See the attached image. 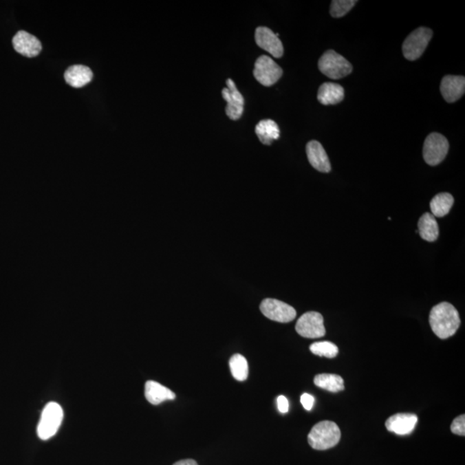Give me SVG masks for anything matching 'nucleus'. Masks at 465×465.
<instances>
[{"mask_svg": "<svg viewBox=\"0 0 465 465\" xmlns=\"http://www.w3.org/2000/svg\"><path fill=\"white\" fill-rule=\"evenodd\" d=\"M429 323L434 334L441 340L453 336L460 326L459 314L453 304L444 302L431 310Z\"/></svg>", "mask_w": 465, "mask_h": 465, "instance_id": "1", "label": "nucleus"}, {"mask_svg": "<svg viewBox=\"0 0 465 465\" xmlns=\"http://www.w3.org/2000/svg\"><path fill=\"white\" fill-rule=\"evenodd\" d=\"M340 430L337 424L324 420L313 426L307 435V441L313 449L325 451L336 446L340 442Z\"/></svg>", "mask_w": 465, "mask_h": 465, "instance_id": "2", "label": "nucleus"}, {"mask_svg": "<svg viewBox=\"0 0 465 465\" xmlns=\"http://www.w3.org/2000/svg\"><path fill=\"white\" fill-rule=\"evenodd\" d=\"M63 409L58 403H47L37 426V435L41 440H47L56 435L63 422Z\"/></svg>", "mask_w": 465, "mask_h": 465, "instance_id": "3", "label": "nucleus"}, {"mask_svg": "<svg viewBox=\"0 0 465 465\" xmlns=\"http://www.w3.org/2000/svg\"><path fill=\"white\" fill-rule=\"evenodd\" d=\"M319 69L332 80H340L353 72V66L347 59L334 50H327L318 63Z\"/></svg>", "mask_w": 465, "mask_h": 465, "instance_id": "4", "label": "nucleus"}, {"mask_svg": "<svg viewBox=\"0 0 465 465\" xmlns=\"http://www.w3.org/2000/svg\"><path fill=\"white\" fill-rule=\"evenodd\" d=\"M432 36V30L426 27H420L413 30L403 43V56L409 61L419 59L426 50Z\"/></svg>", "mask_w": 465, "mask_h": 465, "instance_id": "5", "label": "nucleus"}, {"mask_svg": "<svg viewBox=\"0 0 465 465\" xmlns=\"http://www.w3.org/2000/svg\"><path fill=\"white\" fill-rule=\"evenodd\" d=\"M449 151V142L439 133L427 136L423 147V157L430 166H437L443 162Z\"/></svg>", "mask_w": 465, "mask_h": 465, "instance_id": "6", "label": "nucleus"}, {"mask_svg": "<svg viewBox=\"0 0 465 465\" xmlns=\"http://www.w3.org/2000/svg\"><path fill=\"white\" fill-rule=\"evenodd\" d=\"M259 309L268 319L278 323H290L296 316V311L292 306L277 299L263 300Z\"/></svg>", "mask_w": 465, "mask_h": 465, "instance_id": "7", "label": "nucleus"}, {"mask_svg": "<svg viewBox=\"0 0 465 465\" xmlns=\"http://www.w3.org/2000/svg\"><path fill=\"white\" fill-rule=\"evenodd\" d=\"M297 334L307 338L323 337L326 334L323 316L320 313L310 311L303 314L296 325Z\"/></svg>", "mask_w": 465, "mask_h": 465, "instance_id": "8", "label": "nucleus"}, {"mask_svg": "<svg viewBox=\"0 0 465 465\" xmlns=\"http://www.w3.org/2000/svg\"><path fill=\"white\" fill-rule=\"evenodd\" d=\"M254 75L261 85L272 87L281 78L283 70L272 58L262 56L256 61Z\"/></svg>", "mask_w": 465, "mask_h": 465, "instance_id": "9", "label": "nucleus"}, {"mask_svg": "<svg viewBox=\"0 0 465 465\" xmlns=\"http://www.w3.org/2000/svg\"><path fill=\"white\" fill-rule=\"evenodd\" d=\"M228 87H225L221 91L222 97L227 102L226 106V114L231 120H238L241 118L244 111V98L238 91L237 85L231 78L226 81Z\"/></svg>", "mask_w": 465, "mask_h": 465, "instance_id": "10", "label": "nucleus"}, {"mask_svg": "<svg viewBox=\"0 0 465 465\" xmlns=\"http://www.w3.org/2000/svg\"><path fill=\"white\" fill-rule=\"evenodd\" d=\"M256 43L261 49L268 51L273 57L280 58L283 54V47L281 41L268 27H259L255 32Z\"/></svg>", "mask_w": 465, "mask_h": 465, "instance_id": "11", "label": "nucleus"}, {"mask_svg": "<svg viewBox=\"0 0 465 465\" xmlns=\"http://www.w3.org/2000/svg\"><path fill=\"white\" fill-rule=\"evenodd\" d=\"M12 44L17 52L29 58L39 56L42 50V43L39 39L25 30L16 34L13 37Z\"/></svg>", "mask_w": 465, "mask_h": 465, "instance_id": "12", "label": "nucleus"}, {"mask_svg": "<svg viewBox=\"0 0 465 465\" xmlns=\"http://www.w3.org/2000/svg\"><path fill=\"white\" fill-rule=\"evenodd\" d=\"M418 417L413 413H396L386 420L385 426L389 432L398 435H407L415 429Z\"/></svg>", "mask_w": 465, "mask_h": 465, "instance_id": "13", "label": "nucleus"}, {"mask_svg": "<svg viewBox=\"0 0 465 465\" xmlns=\"http://www.w3.org/2000/svg\"><path fill=\"white\" fill-rule=\"evenodd\" d=\"M440 91L444 100L448 102H454L458 100L464 94L465 78L447 75L441 81Z\"/></svg>", "mask_w": 465, "mask_h": 465, "instance_id": "14", "label": "nucleus"}, {"mask_svg": "<svg viewBox=\"0 0 465 465\" xmlns=\"http://www.w3.org/2000/svg\"><path fill=\"white\" fill-rule=\"evenodd\" d=\"M307 160L314 169L321 173H329L331 164L323 145L319 142L311 141L306 147Z\"/></svg>", "mask_w": 465, "mask_h": 465, "instance_id": "15", "label": "nucleus"}, {"mask_svg": "<svg viewBox=\"0 0 465 465\" xmlns=\"http://www.w3.org/2000/svg\"><path fill=\"white\" fill-rule=\"evenodd\" d=\"M65 80L71 87L80 88L85 87L94 78V73L87 66L83 65H74L67 68L64 74Z\"/></svg>", "mask_w": 465, "mask_h": 465, "instance_id": "16", "label": "nucleus"}, {"mask_svg": "<svg viewBox=\"0 0 465 465\" xmlns=\"http://www.w3.org/2000/svg\"><path fill=\"white\" fill-rule=\"evenodd\" d=\"M145 398L153 405H159L165 401L176 398V395L169 388L155 381H148L145 385Z\"/></svg>", "mask_w": 465, "mask_h": 465, "instance_id": "17", "label": "nucleus"}, {"mask_svg": "<svg viewBox=\"0 0 465 465\" xmlns=\"http://www.w3.org/2000/svg\"><path fill=\"white\" fill-rule=\"evenodd\" d=\"M344 88L340 85L327 82L321 85L317 98L324 105H336L343 100Z\"/></svg>", "mask_w": 465, "mask_h": 465, "instance_id": "18", "label": "nucleus"}, {"mask_svg": "<svg viewBox=\"0 0 465 465\" xmlns=\"http://www.w3.org/2000/svg\"><path fill=\"white\" fill-rule=\"evenodd\" d=\"M256 135L263 144L271 145L275 140H278L280 136L279 125L271 119L262 120L256 125Z\"/></svg>", "mask_w": 465, "mask_h": 465, "instance_id": "19", "label": "nucleus"}, {"mask_svg": "<svg viewBox=\"0 0 465 465\" xmlns=\"http://www.w3.org/2000/svg\"><path fill=\"white\" fill-rule=\"evenodd\" d=\"M420 237L426 241H435L439 237V226L435 217L431 213H425L420 218L418 231Z\"/></svg>", "mask_w": 465, "mask_h": 465, "instance_id": "20", "label": "nucleus"}, {"mask_svg": "<svg viewBox=\"0 0 465 465\" xmlns=\"http://www.w3.org/2000/svg\"><path fill=\"white\" fill-rule=\"evenodd\" d=\"M454 204V198L450 193H443L436 195L431 201V211L434 217H443L449 213Z\"/></svg>", "mask_w": 465, "mask_h": 465, "instance_id": "21", "label": "nucleus"}, {"mask_svg": "<svg viewBox=\"0 0 465 465\" xmlns=\"http://www.w3.org/2000/svg\"><path fill=\"white\" fill-rule=\"evenodd\" d=\"M314 385L317 387L329 392L336 393L344 391L343 378L336 374H319L314 378Z\"/></svg>", "mask_w": 465, "mask_h": 465, "instance_id": "22", "label": "nucleus"}, {"mask_svg": "<svg viewBox=\"0 0 465 465\" xmlns=\"http://www.w3.org/2000/svg\"><path fill=\"white\" fill-rule=\"evenodd\" d=\"M231 374L238 381L247 380L248 377V364L246 358L241 354L232 355L229 360Z\"/></svg>", "mask_w": 465, "mask_h": 465, "instance_id": "23", "label": "nucleus"}, {"mask_svg": "<svg viewBox=\"0 0 465 465\" xmlns=\"http://www.w3.org/2000/svg\"><path fill=\"white\" fill-rule=\"evenodd\" d=\"M310 349L311 353L320 357L333 358L338 354L337 345L329 341L316 342L310 345Z\"/></svg>", "mask_w": 465, "mask_h": 465, "instance_id": "24", "label": "nucleus"}, {"mask_svg": "<svg viewBox=\"0 0 465 465\" xmlns=\"http://www.w3.org/2000/svg\"><path fill=\"white\" fill-rule=\"evenodd\" d=\"M356 4L357 1L354 0H334L331 4L330 14L334 18H342Z\"/></svg>", "mask_w": 465, "mask_h": 465, "instance_id": "25", "label": "nucleus"}, {"mask_svg": "<svg viewBox=\"0 0 465 465\" xmlns=\"http://www.w3.org/2000/svg\"><path fill=\"white\" fill-rule=\"evenodd\" d=\"M451 431L454 434L459 436H465V415L457 417L451 426Z\"/></svg>", "mask_w": 465, "mask_h": 465, "instance_id": "26", "label": "nucleus"}, {"mask_svg": "<svg viewBox=\"0 0 465 465\" xmlns=\"http://www.w3.org/2000/svg\"><path fill=\"white\" fill-rule=\"evenodd\" d=\"M301 402H302L304 409L307 410V411H310L313 409L314 403V396L305 393V394L301 396Z\"/></svg>", "mask_w": 465, "mask_h": 465, "instance_id": "27", "label": "nucleus"}, {"mask_svg": "<svg viewBox=\"0 0 465 465\" xmlns=\"http://www.w3.org/2000/svg\"><path fill=\"white\" fill-rule=\"evenodd\" d=\"M277 402H278V409L280 412L282 413H285L289 411V402L288 399H287L285 396H279L278 400H277Z\"/></svg>", "mask_w": 465, "mask_h": 465, "instance_id": "28", "label": "nucleus"}, {"mask_svg": "<svg viewBox=\"0 0 465 465\" xmlns=\"http://www.w3.org/2000/svg\"><path fill=\"white\" fill-rule=\"evenodd\" d=\"M173 465H198L197 462L193 459H184L177 462Z\"/></svg>", "mask_w": 465, "mask_h": 465, "instance_id": "29", "label": "nucleus"}]
</instances>
